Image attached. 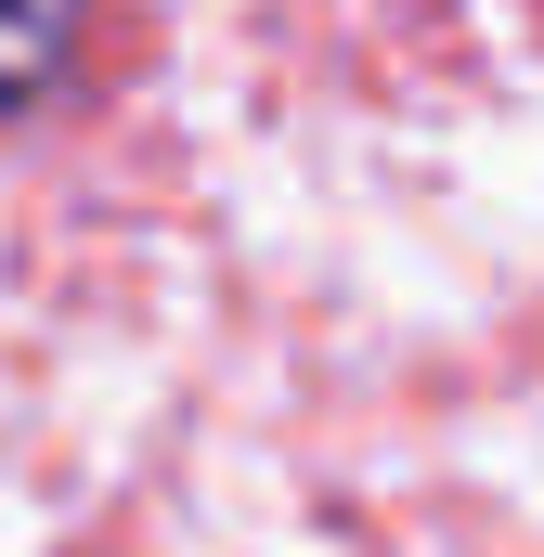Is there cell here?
<instances>
[{
  "instance_id": "obj_1",
  "label": "cell",
  "mask_w": 544,
  "mask_h": 557,
  "mask_svg": "<svg viewBox=\"0 0 544 557\" xmlns=\"http://www.w3.org/2000/svg\"><path fill=\"white\" fill-rule=\"evenodd\" d=\"M78 26H52V13H0V117H26V104H52L65 78H78Z\"/></svg>"
}]
</instances>
